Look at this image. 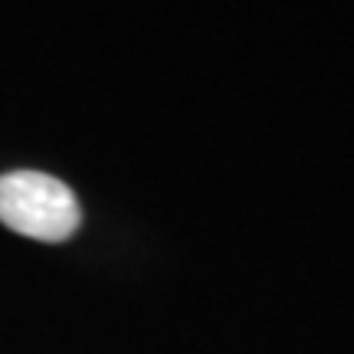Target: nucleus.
Returning a JSON list of instances; mask_svg holds the SVG:
<instances>
[{"instance_id":"obj_1","label":"nucleus","mask_w":354,"mask_h":354,"mask_svg":"<svg viewBox=\"0 0 354 354\" xmlns=\"http://www.w3.org/2000/svg\"><path fill=\"white\" fill-rule=\"evenodd\" d=\"M0 223L39 243H63L82 223L76 194L59 177L10 171L0 177Z\"/></svg>"}]
</instances>
